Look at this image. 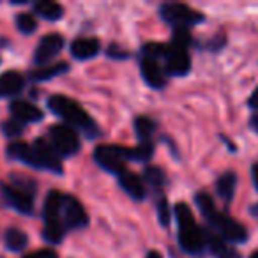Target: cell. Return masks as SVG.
Wrapping results in <instances>:
<instances>
[{
    "label": "cell",
    "mask_w": 258,
    "mask_h": 258,
    "mask_svg": "<svg viewBox=\"0 0 258 258\" xmlns=\"http://www.w3.org/2000/svg\"><path fill=\"white\" fill-rule=\"evenodd\" d=\"M177 218V226H179V244L184 251L191 254H202L207 249V240H205V230L197 225L193 212L189 205L184 202H179L173 207Z\"/></svg>",
    "instance_id": "cell-1"
},
{
    "label": "cell",
    "mask_w": 258,
    "mask_h": 258,
    "mask_svg": "<svg viewBox=\"0 0 258 258\" xmlns=\"http://www.w3.org/2000/svg\"><path fill=\"white\" fill-rule=\"evenodd\" d=\"M48 108L57 117H60L62 120L68 122V125H71L75 129H82V131H85L90 137L99 131L96 122L90 118V115L75 99H71V97L62 96V94H53L48 99Z\"/></svg>",
    "instance_id": "cell-2"
},
{
    "label": "cell",
    "mask_w": 258,
    "mask_h": 258,
    "mask_svg": "<svg viewBox=\"0 0 258 258\" xmlns=\"http://www.w3.org/2000/svg\"><path fill=\"white\" fill-rule=\"evenodd\" d=\"M50 137V145L57 152L58 158H71L80 151V137L76 129L68 124H53L48 129Z\"/></svg>",
    "instance_id": "cell-3"
},
{
    "label": "cell",
    "mask_w": 258,
    "mask_h": 258,
    "mask_svg": "<svg viewBox=\"0 0 258 258\" xmlns=\"http://www.w3.org/2000/svg\"><path fill=\"white\" fill-rule=\"evenodd\" d=\"M94 161L106 170L108 173L120 175L125 170V161H127V147L120 145H97L94 151Z\"/></svg>",
    "instance_id": "cell-4"
},
{
    "label": "cell",
    "mask_w": 258,
    "mask_h": 258,
    "mask_svg": "<svg viewBox=\"0 0 258 258\" xmlns=\"http://www.w3.org/2000/svg\"><path fill=\"white\" fill-rule=\"evenodd\" d=\"M159 15L165 22H168L170 25L177 27H191L202 23L205 20V16L200 11L189 8L186 4H179V2H168V4H163L159 9Z\"/></svg>",
    "instance_id": "cell-5"
},
{
    "label": "cell",
    "mask_w": 258,
    "mask_h": 258,
    "mask_svg": "<svg viewBox=\"0 0 258 258\" xmlns=\"http://www.w3.org/2000/svg\"><path fill=\"white\" fill-rule=\"evenodd\" d=\"M207 221L212 232H216L219 237H223L226 242H246L247 240L246 226L237 221V219L230 218V216L216 211Z\"/></svg>",
    "instance_id": "cell-6"
},
{
    "label": "cell",
    "mask_w": 258,
    "mask_h": 258,
    "mask_svg": "<svg viewBox=\"0 0 258 258\" xmlns=\"http://www.w3.org/2000/svg\"><path fill=\"white\" fill-rule=\"evenodd\" d=\"M58 223L66 230H78L89 225V216H87L83 205L75 197L64 195L60 212H58Z\"/></svg>",
    "instance_id": "cell-7"
},
{
    "label": "cell",
    "mask_w": 258,
    "mask_h": 258,
    "mask_svg": "<svg viewBox=\"0 0 258 258\" xmlns=\"http://www.w3.org/2000/svg\"><path fill=\"white\" fill-rule=\"evenodd\" d=\"M0 195L2 200L18 211L20 214H32L34 212V197L29 191H23L13 184H0Z\"/></svg>",
    "instance_id": "cell-8"
},
{
    "label": "cell",
    "mask_w": 258,
    "mask_h": 258,
    "mask_svg": "<svg viewBox=\"0 0 258 258\" xmlns=\"http://www.w3.org/2000/svg\"><path fill=\"white\" fill-rule=\"evenodd\" d=\"M8 154H9V158L25 163V165L32 166V168L48 170L46 161H44L41 152L37 151L34 145H27V144H23V142H11V144L8 145Z\"/></svg>",
    "instance_id": "cell-9"
},
{
    "label": "cell",
    "mask_w": 258,
    "mask_h": 258,
    "mask_svg": "<svg viewBox=\"0 0 258 258\" xmlns=\"http://www.w3.org/2000/svg\"><path fill=\"white\" fill-rule=\"evenodd\" d=\"M191 69V57L186 48L170 44L165 55V73L170 76H184Z\"/></svg>",
    "instance_id": "cell-10"
},
{
    "label": "cell",
    "mask_w": 258,
    "mask_h": 258,
    "mask_svg": "<svg viewBox=\"0 0 258 258\" xmlns=\"http://www.w3.org/2000/svg\"><path fill=\"white\" fill-rule=\"evenodd\" d=\"M64 48V37L60 34H48L39 41L36 51H34V62L39 66H44L55 58Z\"/></svg>",
    "instance_id": "cell-11"
},
{
    "label": "cell",
    "mask_w": 258,
    "mask_h": 258,
    "mask_svg": "<svg viewBox=\"0 0 258 258\" xmlns=\"http://www.w3.org/2000/svg\"><path fill=\"white\" fill-rule=\"evenodd\" d=\"M140 68H142V78L145 80V83L149 87H152V89H165L168 78H166L165 69L159 66L158 60L142 58Z\"/></svg>",
    "instance_id": "cell-12"
},
{
    "label": "cell",
    "mask_w": 258,
    "mask_h": 258,
    "mask_svg": "<svg viewBox=\"0 0 258 258\" xmlns=\"http://www.w3.org/2000/svg\"><path fill=\"white\" fill-rule=\"evenodd\" d=\"M9 110H11V113H13V118L23 122V124H27V122H39V120H43V117H44V113L36 104H32L30 101H23V99H15L9 104Z\"/></svg>",
    "instance_id": "cell-13"
},
{
    "label": "cell",
    "mask_w": 258,
    "mask_h": 258,
    "mask_svg": "<svg viewBox=\"0 0 258 258\" xmlns=\"http://www.w3.org/2000/svg\"><path fill=\"white\" fill-rule=\"evenodd\" d=\"M117 179L122 189L133 198V200H144L145 198L147 187H145V182L140 175H137L135 172H129V170H124Z\"/></svg>",
    "instance_id": "cell-14"
},
{
    "label": "cell",
    "mask_w": 258,
    "mask_h": 258,
    "mask_svg": "<svg viewBox=\"0 0 258 258\" xmlns=\"http://www.w3.org/2000/svg\"><path fill=\"white\" fill-rule=\"evenodd\" d=\"M205 240H207V247L216 258H240L239 253L232 247V244L226 242L223 237H219L211 228L205 230Z\"/></svg>",
    "instance_id": "cell-15"
},
{
    "label": "cell",
    "mask_w": 258,
    "mask_h": 258,
    "mask_svg": "<svg viewBox=\"0 0 258 258\" xmlns=\"http://www.w3.org/2000/svg\"><path fill=\"white\" fill-rule=\"evenodd\" d=\"M101 43L96 37H78L71 44V55L78 60H87L99 53Z\"/></svg>",
    "instance_id": "cell-16"
},
{
    "label": "cell",
    "mask_w": 258,
    "mask_h": 258,
    "mask_svg": "<svg viewBox=\"0 0 258 258\" xmlns=\"http://www.w3.org/2000/svg\"><path fill=\"white\" fill-rule=\"evenodd\" d=\"M25 87V78L15 69H9L0 76V96L2 97H15Z\"/></svg>",
    "instance_id": "cell-17"
},
{
    "label": "cell",
    "mask_w": 258,
    "mask_h": 258,
    "mask_svg": "<svg viewBox=\"0 0 258 258\" xmlns=\"http://www.w3.org/2000/svg\"><path fill=\"white\" fill-rule=\"evenodd\" d=\"M237 187V175L233 172H225L218 180H216V193L219 198L230 204L233 200V195H235Z\"/></svg>",
    "instance_id": "cell-18"
},
{
    "label": "cell",
    "mask_w": 258,
    "mask_h": 258,
    "mask_svg": "<svg viewBox=\"0 0 258 258\" xmlns=\"http://www.w3.org/2000/svg\"><path fill=\"white\" fill-rule=\"evenodd\" d=\"M34 13L48 22H57L64 16V8L57 2H51V0H41V2L34 4Z\"/></svg>",
    "instance_id": "cell-19"
},
{
    "label": "cell",
    "mask_w": 258,
    "mask_h": 258,
    "mask_svg": "<svg viewBox=\"0 0 258 258\" xmlns=\"http://www.w3.org/2000/svg\"><path fill=\"white\" fill-rule=\"evenodd\" d=\"M156 127H158V124L147 115H140V117L135 118V131H137L140 144H152Z\"/></svg>",
    "instance_id": "cell-20"
},
{
    "label": "cell",
    "mask_w": 258,
    "mask_h": 258,
    "mask_svg": "<svg viewBox=\"0 0 258 258\" xmlns=\"http://www.w3.org/2000/svg\"><path fill=\"white\" fill-rule=\"evenodd\" d=\"M144 182L145 186H151L152 191H163L166 186V173L163 168L158 166H147L144 172Z\"/></svg>",
    "instance_id": "cell-21"
},
{
    "label": "cell",
    "mask_w": 258,
    "mask_h": 258,
    "mask_svg": "<svg viewBox=\"0 0 258 258\" xmlns=\"http://www.w3.org/2000/svg\"><path fill=\"white\" fill-rule=\"evenodd\" d=\"M4 242L8 246V249L11 251H22L27 247L29 244V237L23 230L16 228V226H11V228L6 230V235H4Z\"/></svg>",
    "instance_id": "cell-22"
},
{
    "label": "cell",
    "mask_w": 258,
    "mask_h": 258,
    "mask_svg": "<svg viewBox=\"0 0 258 258\" xmlns=\"http://www.w3.org/2000/svg\"><path fill=\"white\" fill-rule=\"evenodd\" d=\"M68 69H69L68 62H58V64H53V66H44V68L30 71V80H34V82H43V80H50V78H53V76L64 75Z\"/></svg>",
    "instance_id": "cell-23"
},
{
    "label": "cell",
    "mask_w": 258,
    "mask_h": 258,
    "mask_svg": "<svg viewBox=\"0 0 258 258\" xmlns=\"http://www.w3.org/2000/svg\"><path fill=\"white\" fill-rule=\"evenodd\" d=\"M66 232L68 230L60 225V223L55 221H44V228H43V237L51 244H58L62 239H64Z\"/></svg>",
    "instance_id": "cell-24"
},
{
    "label": "cell",
    "mask_w": 258,
    "mask_h": 258,
    "mask_svg": "<svg viewBox=\"0 0 258 258\" xmlns=\"http://www.w3.org/2000/svg\"><path fill=\"white\" fill-rule=\"evenodd\" d=\"M195 202H197L198 209H200V212L204 214L205 219H209L216 211H218V209H216V205H214V200L211 198V195L205 193V191H200V193H197V197H195Z\"/></svg>",
    "instance_id": "cell-25"
},
{
    "label": "cell",
    "mask_w": 258,
    "mask_h": 258,
    "mask_svg": "<svg viewBox=\"0 0 258 258\" xmlns=\"http://www.w3.org/2000/svg\"><path fill=\"white\" fill-rule=\"evenodd\" d=\"M16 27L22 34H32L37 29V20L32 13H20L18 18H16Z\"/></svg>",
    "instance_id": "cell-26"
},
{
    "label": "cell",
    "mask_w": 258,
    "mask_h": 258,
    "mask_svg": "<svg viewBox=\"0 0 258 258\" xmlns=\"http://www.w3.org/2000/svg\"><path fill=\"white\" fill-rule=\"evenodd\" d=\"M166 50L168 46L161 43H145L144 48H142V53H144V58H151V60H158V58H165Z\"/></svg>",
    "instance_id": "cell-27"
},
{
    "label": "cell",
    "mask_w": 258,
    "mask_h": 258,
    "mask_svg": "<svg viewBox=\"0 0 258 258\" xmlns=\"http://www.w3.org/2000/svg\"><path fill=\"white\" fill-rule=\"evenodd\" d=\"M172 44L180 46V48H186V50H187V46H191V44H193V36H191L189 29H186V27H177V29H173Z\"/></svg>",
    "instance_id": "cell-28"
},
{
    "label": "cell",
    "mask_w": 258,
    "mask_h": 258,
    "mask_svg": "<svg viewBox=\"0 0 258 258\" xmlns=\"http://www.w3.org/2000/svg\"><path fill=\"white\" fill-rule=\"evenodd\" d=\"M2 131H4L6 137L16 138L25 131V124L20 122V120H16V118H9V120H6L4 124H2Z\"/></svg>",
    "instance_id": "cell-29"
},
{
    "label": "cell",
    "mask_w": 258,
    "mask_h": 258,
    "mask_svg": "<svg viewBox=\"0 0 258 258\" xmlns=\"http://www.w3.org/2000/svg\"><path fill=\"white\" fill-rule=\"evenodd\" d=\"M156 209H158V219L163 226L170 225V219H172V209H170L168 202H166L165 197H159L158 204H156Z\"/></svg>",
    "instance_id": "cell-30"
},
{
    "label": "cell",
    "mask_w": 258,
    "mask_h": 258,
    "mask_svg": "<svg viewBox=\"0 0 258 258\" xmlns=\"http://www.w3.org/2000/svg\"><path fill=\"white\" fill-rule=\"evenodd\" d=\"M25 258H58V256L53 249H37L34 253L27 254Z\"/></svg>",
    "instance_id": "cell-31"
},
{
    "label": "cell",
    "mask_w": 258,
    "mask_h": 258,
    "mask_svg": "<svg viewBox=\"0 0 258 258\" xmlns=\"http://www.w3.org/2000/svg\"><path fill=\"white\" fill-rule=\"evenodd\" d=\"M108 55H110L111 58H125L127 57V51H122L117 44H111V46L108 48Z\"/></svg>",
    "instance_id": "cell-32"
},
{
    "label": "cell",
    "mask_w": 258,
    "mask_h": 258,
    "mask_svg": "<svg viewBox=\"0 0 258 258\" xmlns=\"http://www.w3.org/2000/svg\"><path fill=\"white\" fill-rule=\"evenodd\" d=\"M247 104H249V108H253V110H258V89L253 90V94H251L249 99H247Z\"/></svg>",
    "instance_id": "cell-33"
},
{
    "label": "cell",
    "mask_w": 258,
    "mask_h": 258,
    "mask_svg": "<svg viewBox=\"0 0 258 258\" xmlns=\"http://www.w3.org/2000/svg\"><path fill=\"white\" fill-rule=\"evenodd\" d=\"M251 173H253V182H254V186H256V189H258V163H254V165H253Z\"/></svg>",
    "instance_id": "cell-34"
},
{
    "label": "cell",
    "mask_w": 258,
    "mask_h": 258,
    "mask_svg": "<svg viewBox=\"0 0 258 258\" xmlns=\"http://www.w3.org/2000/svg\"><path fill=\"white\" fill-rule=\"evenodd\" d=\"M249 124H251V127H253L254 131H256V133H258V113H254L253 117H251Z\"/></svg>",
    "instance_id": "cell-35"
},
{
    "label": "cell",
    "mask_w": 258,
    "mask_h": 258,
    "mask_svg": "<svg viewBox=\"0 0 258 258\" xmlns=\"http://www.w3.org/2000/svg\"><path fill=\"white\" fill-rule=\"evenodd\" d=\"M145 258H163V254L159 253V251H149Z\"/></svg>",
    "instance_id": "cell-36"
},
{
    "label": "cell",
    "mask_w": 258,
    "mask_h": 258,
    "mask_svg": "<svg viewBox=\"0 0 258 258\" xmlns=\"http://www.w3.org/2000/svg\"><path fill=\"white\" fill-rule=\"evenodd\" d=\"M249 258H258V249H256V251H253V253L249 254Z\"/></svg>",
    "instance_id": "cell-37"
}]
</instances>
